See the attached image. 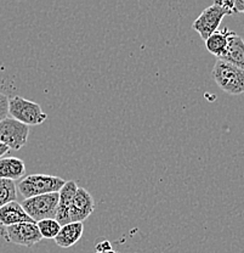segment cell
<instances>
[{
	"label": "cell",
	"instance_id": "cell-2",
	"mask_svg": "<svg viewBox=\"0 0 244 253\" xmlns=\"http://www.w3.org/2000/svg\"><path fill=\"white\" fill-rule=\"evenodd\" d=\"M211 75L215 83L225 93L230 95L244 93V70L221 60H216Z\"/></svg>",
	"mask_w": 244,
	"mask_h": 253
},
{
	"label": "cell",
	"instance_id": "cell-9",
	"mask_svg": "<svg viewBox=\"0 0 244 253\" xmlns=\"http://www.w3.org/2000/svg\"><path fill=\"white\" fill-rule=\"evenodd\" d=\"M77 190H78L77 183L73 180H70V181H66L65 185L62 186V189L59 191V205H57L55 219L59 221L61 226L70 223V210Z\"/></svg>",
	"mask_w": 244,
	"mask_h": 253
},
{
	"label": "cell",
	"instance_id": "cell-19",
	"mask_svg": "<svg viewBox=\"0 0 244 253\" xmlns=\"http://www.w3.org/2000/svg\"><path fill=\"white\" fill-rule=\"evenodd\" d=\"M9 151H10L9 147H7L5 144H2V142H0V157L2 158V156H4V155H6Z\"/></svg>",
	"mask_w": 244,
	"mask_h": 253
},
{
	"label": "cell",
	"instance_id": "cell-17",
	"mask_svg": "<svg viewBox=\"0 0 244 253\" xmlns=\"http://www.w3.org/2000/svg\"><path fill=\"white\" fill-rule=\"evenodd\" d=\"M9 96L0 91V122L9 116Z\"/></svg>",
	"mask_w": 244,
	"mask_h": 253
},
{
	"label": "cell",
	"instance_id": "cell-16",
	"mask_svg": "<svg viewBox=\"0 0 244 253\" xmlns=\"http://www.w3.org/2000/svg\"><path fill=\"white\" fill-rule=\"evenodd\" d=\"M36 225H38V229L43 239L55 240V237L57 236V234L61 230V225H60V223L55 218L38 221Z\"/></svg>",
	"mask_w": 244,
	"mask_h": 253
},
{
	"label": "cell",
	"instance_id": "cell-11",
	"mask_svg": "<svg viewBox=\"0 0 244 253\" xmlns=\"http://www.w3.org/2000/svg\"><path fill=\"white\" fill-rule=\"evenodd\" d=\"M217 60H221V61L241 68V70H244V41L242 37L233 32L228 39L226 51Z\"/></svg>",
	"mask_w": 244,
	"mask_h": 253
},
{
	"label": "cell",
	"instance_id": "cell-6",
	"mask_svg": "<svg viewBox=\"0 0 244 253\" xmlns=\"http://www.w3.org/2000/svg\"><path fill=\"white\" fill-rule=\"evenodd\" d=\"M30 126L18 122L11 117L0 122V142L6 145L10 150H21L27 144Z\"/></svg>",
	"mask_w": 244,
	"mask_h": 253
},
{
	"label": "cell",
	"instance_id": "cell-5",
	"mask_svg": "<svg viewBox=\"0 0 244 253\" xmlns=\"http://www.w3.org/2000/svg\"><path fill=\"white\" fill-rule=\"evenodd\" d=\"M227 15H232L228 10L222 7L217 1L203 10L201 15L196 18L192 27L197 33L201 36L202 39L207 41L212 33H215L220 27L222 18Z\"/></svg>",
	"mask_w": 244,
	"mask_h": 253
},
{
	"label": "cell",
	"instance_id": "cell-4",
	"mask_svg": "<svg viewBox=\"0 0 244 253\" xmlns=\"http://www.w3.org/2000/svg\"><path fill=\"white\" fill-rule=\"evenodd\" d=\"M57 205H59V192L25 199L21 204L34 223L55 218Z\"/></svg>",
	"mask_w": 244,
	"mask_h": 253
},
{
	"label": "cell",
	"instance_id": "cell-8",
	"mask_svg": "<svg viewBox=\"0 0 244 253\" xmlns=\"http://www.w3.org/2000/svg\"><path fill=\"white\" fill-rule=\"evenodd\" d=\"M95 210V201L86 189L78 188L70 210V223H83Z\"/></svg>",
	"mask_w": 244,
	"mask_h": 253
},
{
	"label": "cell",
	"instance_id": "cell-12",
	"mask_svg": "<svg viewBox=\"0 0 244 253\" xmlns=\"http://www.w3.org/2000/svg\"><path fill=\"white\" fill-rule=\"evenodd\" d=\"M84 234L83 223H68L61 226V230L55 237L57 246L62 249H68L77 244Z\"/></svg>",
	"mask_w": 244,
	"mask_h": 253
},
{
	"label": "cell",
	"instance_id": "cell-13",
	"mask_svg": "<svg viewBox=\"0 0 244 253\" xmlns=\"http://www.w3.org/2000/svg\"><path fill=\"white\" fill-rule=\"evenodd\" d=\"M26 173V165L22 160L16 157L0 158V179L18 180Z\"/></svg>",
	"mask_w": 244,
	"mask_h": 253
},
{
	"label": "cell",
	"instance_id": "cell-7",
	"mask_svg": "<svg viewBox=\"0 0 244 253\" xmlns=\"http://www.w3.org/2000/svg\"><path fill=\"white\" fill-rule=\"evenodd\" d=\"M1 235L11 244L32 247L41 241L40 231L36 223H21L1 229Z\"/></svg>",
	"mask_w": 244,
	"mask_h": 253
},
{
	"label": "cell",
	"instance_id": "cell-15",
	"mask_svg": "<svg viewBox=\"0 0 244 253\" xmlns=\"http://www.w3.org/2000/svg\"><path fill=\"white\" fill-rule=\"evenodd\" d=\"M17 188L15 181L0 179V208L9 202L16 201Z\"/></svg>",
	"mask_w": 244,
	"mask_h": 253
},
{
	"label": "cell",
	"instance_id": "cell-18",
	"mask_svg": "<svg viewBox=\"0 0 244 253\" xmlns=\"http://www.w3.org/2000/svg\"><path fill=\"white\" fill-rule=\"evenodd\" d=\"M233 6H235V12L244 14V0H236V1H233Z\"/></svg>",
	"mask_w": 244,
	"mask_h": 253
},
{
	"label": "cell",
	"instance_id": "cell-20",
	"mask_svg": "<svg viewBox=\"0 0 244 253\" xmlns=\"http://www.w3.org/2000/svg\"><path fill=\"white\" fill-rule=\"evenodd\" d=\"M243 41H244V38H243Z\"/></svg>",
	"mask_w": 244,
	"mask_h": 253
},
{
	"label": "cell",
	"instance_id": "cell-10",
	"mask_svg": "<svg viewBox=\"0 0 244 253\" xmlns=\"http://www.w3.org/2000/svg\"><path fill=\"white\" fill-rule=\"evenodd\" d=\"M21 223H34L21 204H18L17 201H12L0 208V225L2 228Z\"/></svg>",
	"mask_w": 244,
	"mask_h": 253
},
{
	"label": "cell",
	"instance_id": "cell-3",
	"mask_svg": "<svg viewBox=\"0 0 244 253\" xmlns=\"http://www.w3.org/2000/svg\"><path fill=\"white\" fill-rule=\"evenodd\" d=\"M9 115L26 126H39L48 120L40 105L22 96H12L9 101Z\"/></svg>",
	"mask_w": 244,
	"mask_h": 253
},
{
	"label": "cell",
	"instance_id": "cell-1",
	"mask_svg": "<svg viewBox=\"0 0 244 253\" xmlns=\"http://www.w3.org/2000/svg\"><path fill=\"white\" fill-rule=\"evenodd\" d=\"M66 181L62 178L49 174H31L25 176L17 184V190L25 199L40 195L59 192Z\"/></svg>",
	"mask_w": 244,
	"mask_h": 253
},
{
	"label": "cell",
	"instance_id": "cell-14",
	"mask_svg": "<svg viewBox=\"0 0 244 253\" xmlns=\"http://www.w3.org/2000/svg\"><path fill=\"white\" fill-rule=\"evenodd\" d=\"M233 32L228 30L227 27L222 30H217L215 33H212L210 37L206 41V46L210 54L216 56L217 59L221 57V55L226 51L228 45V39Z\"/></svg>",
	"mask_w": 244,
	"mask_h": 253
}]
</instances>
